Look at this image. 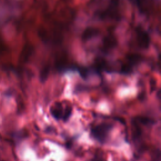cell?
<instances>
[{"label": "cell", "instance_id": "3957f363", "mask_svg": "<svg viewBox=\"0 0 161 161\" xmlns=\"http://www.w3.org/2000/svg\"><path fill=\"white\" fill-rule=\"evenodd\" d=\"M139 11L142 15H149L153 10L157 0H133Z\"/></svg>", "mask_w": 161, "mask_h": 161}, {"label": "cell", "instance_id": "52a82bcc", "mask_svg": "<svg viewBox=\"0 0 161 161\" xmlns=\"http://www.w3.org/2000/svg\"><path fill=\"white\" fill-rule=\"evenodd\" d=\"M49 74V70L47 69H45L40 74V79L42 82H44L46 80Z\"/></svg>", "mask_w": 161, "mask_h": 161}, {"label": "cell", "instance_id": "ba28073f", "mask_svg": "<svg viewBox=\"0 0 161 161\" xmlns=\"http://www.w3.org/2000/svg\"><path fill=\"white\" fill-rule=\"evenodd\" d=\"M93 161H103V160H93Z\"/></svg>", "mask_w": 161, "mask_h": 161}, {"label": "cell", "instance_id": "277c9868", "mask_svg": "<svg viewBox=\"0 0 161 161\" xmlns=\"http://www.w3.org/2000/svg\"><path fill=\"white\" fill-rule=\"evenodd\" d=\"M64 113L63 107L61 103H55L50 108V114L56 120H60L62 118Z\"/></svg>", "mask_w": 161, "mask_h": 161}, {"label": "cell", "instance_id": "7a4b0ae2", "mask_svg": "<svg viewBox=\"0 0 161 161\" xmlns=\"http://www.w3.org/2000/svg\"><path fill=\"white\" fill-rule=\"evenodd\" d=\"M112 126L107 124H102L96 126L91 131V136L99 142L103 143L107 138Z\"/></svg>", "mask_w": 161, "mask_h": 161}, {"label": "cell", "instance_id": "6da1fadb", "mask_svg": "<svg viewBox=\"0 0 161 161\" xmlns=\"http://www.w3.org/2000/svg\"><path fill=\"white\" fill-rule=\"evenodd\" d=\"M135 42L139 48L146 49L150 44L149 33L142 27H137L135 30Z\"/></svg>", "mask_w": 161, "mask_h": 161}, {"label": "cell", "instance_id": "5b68a950", "mask_svg": "<svg viewBox=\"0 0 161 161\" xmlns=\"http://www.w3.org/2000/svg\"><path fill=\"white\" fill-rule=\"evenodd\" d=\"M72 111H73V108H72V107H67L65 111L64 112V113H63V116H62V119L64 121H66L69 120V118H70L71 115V113H72Z\"/></svg>", "mask_w": 161, "mask_h": 161}, {"label": "cell", "instance_id": "8992f818", "mask_svg": "<svg viewBox=\"0 0 161 161\" xmlns=\"http://www.w3.org/2000/svg\"><path fill=\"white\" fill-rule=\"evenodd\" d=\"M140 123H141L142 124L144 125H147V124H153L154 121H152L150 119L148 118H143V117H141L139 118H137V119Z\"/></svg>", "mask_w": 161, "mask_h": 161}]
</instances>
